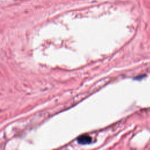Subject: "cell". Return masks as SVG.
<instances>
[{
  "instance_id": "1",
  "label": "cell",
  "mask_w": 150,
  "mask_h": 150,
  "mask_svg": "<svg viewBox=\"0 0 150 150\" xmlns=\"http://www.w3.org/2000/svg\"><path fill=\"white\" fill-rule=\"evenodd\" d=\"M77 141L80 144H88L91 142V138L89 135H83L77 138Z\"/></svg>"
}]
</instances>
